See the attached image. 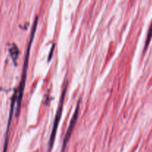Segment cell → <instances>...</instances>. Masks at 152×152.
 I'll return each mask as SVG.
<instances>
[{"label": "cell", "mask_w": 152, "mask_h": 152, "mask_svg": "<svg viewBox=\"0 0 152 152\" xmlns=\"http://www.w3.org/2000/svg\"><path fill=\"white\" fill-rule=\"evenodd\" d=\"M38 23V16H36L34 19V22L33 25L32 31H31V38H30L29 43H28V46L27 48V52H26L25 59L24 65H23V69H22V79L20 81V84H19V87L18 88V94H16V103H17V109H16V116L19 114V110H20L21 103H22V96H23V91H24L25 85V80H26V75H27V63H28V60H29V55H30V51H31V44H32L33 39L34 37L35 33H36V27H37Z\"/></svg>", "instance_id": "6da1fadb"}, {"label": "cell", "mask_w": 152, "mask_h": 152, "mask_svg": "<svg viewBox=\"0 0 152 152\" xmlns=\"http://www.w3.org/2000/svg\"><path fill=\"white\" fill-rule=\"evenodd\" d=\"M67 86H68V83H65V88H64L63 91H62L61 98H60V105H59L58 107L57 114H56V116H55L54 123H53L51 134V136H50L49 142H48V150H49V151L51 150L52 147H53L55 137H56V134H57V128H58L59 122H60V117H61V115H62V108H63V104H64V101H65V92H66Z\"/></svg>", "instance_id": "7a4b0ae2"}, {"label": "cell", "mask_w": 152, "mask_h": 152, "mask_svg": "<svg viewBox=\"0 0 152 152\" xmlns=\"http://www.w3.org/2000/svg\"><path fill=\"white\" fill-rule=\"evenodd\" d=\"M79 104H80V100L78 101V103H77V106H76L75 111H74V113L72 116L71 120V123L70 125H69L68 128V130H67L66 134L65 135V137H64V140H63V143H62V152L65 151V146H66V144L68 142V141L70 139L72 131H73V129H74V126H75L76 122H77V116H78L79 114Z\"/></svg>", "instance_id": "3957f363"}, {"label": "cell", "mask_w": 152, "mask_h": 152, "mask_svg": "<svg viewBox=\"0 0 152 152\" xmlns=\"http://www.w3.org/2000/svg\"><path fill=\"white\" fill-rule=\"evenodd\" d=\"M9 51H10V55H11V57H12L14 61L16 62V60L17 59L18 54H19V51H18L17 46H16L15 44H13V46L10 48Z\"/></svg>", "instance_id": "277c9868"}, {"label": "cell", "mask_w": 152, "mask_h": 152, "mask_svg": "<svg viewBox=\"0 0 152 152\" xmlns=\"http://www.w3.org/2000/svg\"><path fill=\"white\" fill-rule=\"evenodd\" d=\"M151 38H152V22H151V24L150 27H149V31H148L147 37H146V39H145V48H144V50L147 49L149 43H150V42H151Z\"/></svg>", "instance_id": "5b68a950"}]
</instances>
